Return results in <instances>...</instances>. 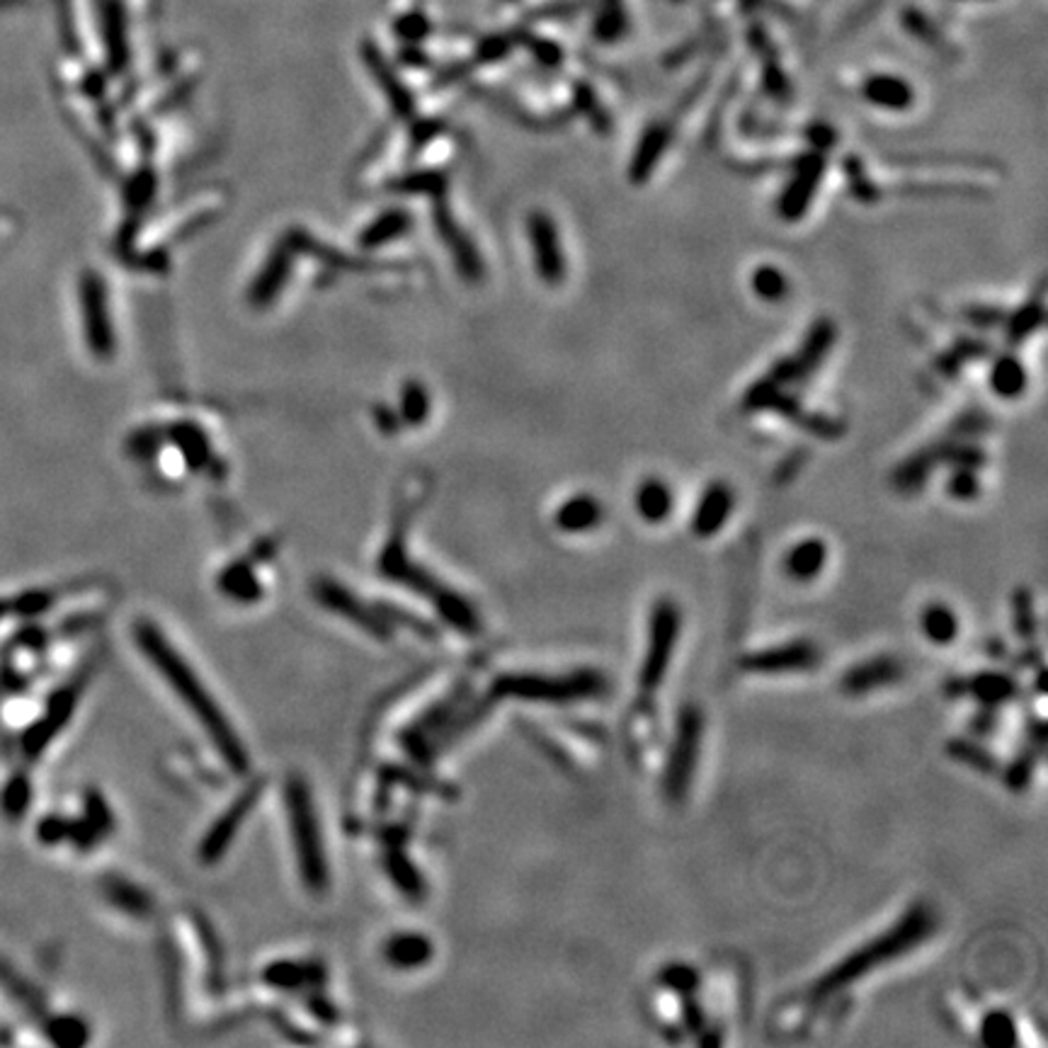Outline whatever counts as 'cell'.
<instances>
[{
    "instance_id": "obj_10",
    "label": "cell",
    "mask_w": 1048,
    "mask_h": 1048,
    "mask_svg": "<svg viewBox=\"0 0 1048 1048\" xmlns=\"http://www.w3.org/2000/svg\"><path fill=\"white\" fill-rule=\"evenodd\" d=\"M821 650L809 641H793L785 646H769L753 650L741 658V668L755 675H787V672H806L819 668Z\"/></svg>"
},
{
    "instance_id": "obj_28",
    "label": "cell",
    "mask_w": 1048,
    "mask_h": 1048,
    "mask_svg": "<svg viewBox=\"0 0 1048 1048\" xmlns=\"http://www.w3.org/2000/svg\"><path fill=\"white\" fill-rule=\"evenodd\" d=\"M660 980L672 992H692L699 986V974L687 964H670L663 968Z\"/></svg>"
},
{
    "instance_id": "obj_18",
    "label": "cell",
    "mask_w": 1048,
    "mask_h": 1048,
    "mask_svg": "<svg viewBox=\"0 0 1048 1048\" xmlns=\"http://www.w3.org/2000/svg\"><path fill=\"white\" fill-rule=\"evenodd\" d=\"M988 384H990V391L996 393L998 399H1005V401L1020 399V396L1027 391V384H1029L1027 364L1014 355V352H1005V355H1000L996 362H992Z\"/></svg>"
},
{
    "instance_id": "obj_20",
    "label": "cell",
    "mask_w": 1048,
    "mask_h": 1048,
    "mask_svg": "<svg viewBox=\"0 0 1048 1048\" xmlns=\"http://www.w3.org/2000/svg\"><path fill=\"white\" fill-rule=\"evenodd\" d=\"M968 692L974 697L988 706V709H996L1000 704H1008L1014 697H1017V682L1010 675H1002V672H980L974 680L968 682Z\"/></svg>"
},
{
    "instance_id": "obj_6",
    "label": "cell",
    "mask_w": 1048,
    "mask_h": 1048,
    "mask_svg": "<svg viewBox=\"0 0 1048 1048\" xmlns=\"http://www.w3.org/2000/svg\"><path fill=\"white\" fill-rule=\"evenodd\" d=\"M704 735V716L697 706H685L678 716L675 726V741H672L668 765H666V797L672 803L685 801L687 791L692 787L694 769H697V757L702 750Z\"/></svg>"
},
{
    "instance_id": "obj_30",
    "label": "cell",
    "mask_w": 1048,
    "mask_h": 1048,
    "mask_svg": "<svg viewBox=\"0 0 1048 1048\" xmlns=\"http://www.w3.org/2000/svg\"><path fill=\"white\" fill-rule=\"evenodd\" d=\"M949 753L954 755V759H958V763H966L970 765L974 769H992L996 767V763H992V755H988L984 747L976 745V743H968V741H954L952 745H949Z\"/></svg>"
},
{
    "instance_id": "obj_8",
    "label": "cell",
    "mask_w": 1048,
    "mask_h": 1048,
    "mask_svg": "<svg viewBox=\"0 0 1048 1048\" xmlns=\"http://www.w3.org/2000/svg\"><path fill=\"white\" fill-rule=\"evenodd\" d=\"M702 91H704V81L694 85V91L685 97V103H682V107H678L675 113L650 121V125L644 129V134L634 149V156L632 161H628V180H632L634 185H646L650 178H653L658 163L663 161L672 139H675L678 117H682V113L694 105V101L702 95Z\"/></svg>"
},
{
    "instance_id": "obj_22",
    "label": "cell",
    "mask_w": 1048,
    "mask_h": 1048,
    "mask_svg": "<svg viewBox=\"0 0 1048 1048\" xmlns=\"http://www.w3.org/2000/svg\"><path fill=\"white\" fill-rule=\"evenodd\" d=\"M750 290H753L757 299H763L767 304H779L789 296L791 284H789V278L785 274V270L777 268V264H772V262H763V264H757L753 274H750Z\"/></svg>"
},
{
    "instance_id": "obj_29",
    "label": "cell",
    "mask_w": 1048,
    "mask_h": 1048,
    "mask_svg": "<svg viewBox=\"0 0 1048 1048\" xmlns=\"http://www.w3.org/2000/svg\"><path fill=\"white\" fill-rule=\"evenodd\" d=\"M1010 311L1000 306H988V304H978V306H966L962 311V318L966 323L976 326V328H1002Z\"/></svg>"
},
{
    "instance_id": "obj_13",
    "label": "cell",
    "mask_w": 1048,
    "mask_h": 1048,
    "mask_svg": "<svg viewBox=\"0 0 1048 1048\" xmlns=\"http://www.w3.org/2000/svg\"><path fill=\"white\" fill-rule=\"evenodd\" d=\"M859 95L871 107L906 113L915 105V87L898 73H869L859 83Z\"/></svg>"
},
{
    "instance_id": "obj_25",
    "label": "cell",
    "mask_w": 1048,
    "mask_h": 1048,
    "mask_svg": "<svg viewBox=\"0 0 1048 1048\" xmlns=\"http://www.w3.org/2000/svg\"><path fill=\"white\" fill-rule=\"evenodd\" d=\"M845 175H847L849 192H852L857 202L874 204V202L881 200V187L869 178L867 170H864V163L859 161L857 156H849L845 161Z\"/></svg>"
},
{
    "instance_id": "obj_17",
    "label": "cell",
    "mask_w": 1048,
    "mask_h": 1048,
    "mask_svg": "<svg viewBox=\"0 0 1048 1048\" xmlns=\"http://www.w3.org/2000/svg\"><path fill=\"white\" fill-rule=\"evenodd\" d=\"M825 564H827V544L821 537L801 539V542L793 544L785 556L787 576L799 582H809L813 578H819Z\"/></svg>"
},
{
    "instance_id": "obj_26",
    "label": "cell",
    "mask_w": 1048,
    "mask_h": 1048,
    "mask_svg": "<svg viewBox=\"0 0 1048 1048\" xmlns=\"http://www.w3.org/2000/svg\"><path fill=\"white\" fill-rule=\"evenodd\" d=\"M980 491H984V483H980L978 469H968V467H954L952 476L946 479V493L952 495L958 503H970L976 501Z\"/></svg>"
},
{
    "instance_id": "obj_33",
    "label": "cell",
    "mask_w": 1048,
    "mask_h": 1048,
    "mask_svg": "<svg viewBox=\"0 0 1048 1048\" xmlns=\"http://www.w3.org/2000/svg\"><path fill=\"white\" fill-rule=\"evenodd\" d=\"M806 139L811 143V149L825 153L837 143V131L831 125H825V121H813V125H809L806 129Z\"/></svg>"
},
{
    "instance_id": "obj_21",
    "label": "cell",
    "mask_w": 1048,
    "mask_h": 1048,
    "mask_svg": "<svg viewBox=\"0 0 1048 1048\" xmlns=\"http://www.w3.org/2000/svg\"><path fill=\"white\" fill-rule=\"evenodd\" d=\"M920 626H922V634L928 636V641L934 646L954 644L958 636V616L952 607L942 602L925 607V612L920 616Z\"/></svg>"
},
{
    "instance_id": "obj_15",
    "label": "cell",
    "mask_w": 1048,
    "mask_h": 1048,
    "mask_svg": "<svg viewBox=\"0 0 1048 1048\" xmlns=\"http://www.w3.org/2000/svg\"><path fill=\"white\" fill-rule=\"evenodd\" d=\"M604 520L602 503L590 493H576L558 507L554 522L561 532L568 534H585L598 529Z\"/></svg>"
},
{
    "instance_id": "obj_9",
    "label": "cell",
    "mask_w": 1048,
    "mask_h": 1048,
    "mask_svg": "<svg viewBox=\"0 0 1048 1048\" xmlns=\"http://www.w3.org/2000/svg\"><path fill=\"white\" fill-rule=\"evenodd\" d=\"M825 168H827L825 153L815 149L803 153V156H799L791 163L789 180L785 182V187H781L775 204L779 219H785V222L789 224H797L809 214V209L815 200V192H819V187L823 182Z\"/></svg>"
},
{
    "instance_id": "obj_34",
    "label": "cell",
    "mask_w": 1048,
    "mask_h": 1048,
    "mask_svg": "<svg viewBox=\"0 0 1048 1048\" xmlns=\"http://www.w3.org/2000/svg\"><path fill=\"white\" fill-rule=\"evenodd\" d=\"M962 3H992V0H962Z\"/></svg>"
},
{
    "instance_id": "obj_31",
    "label": "cell",
    "mask_w": 1048,
    "mask_h": 1048,
    "mask_svg": "<svg viewBox=\"0 0 1048 1048\" xmlns=\"http://www.w3.org/2000/svg\"><path fill=\"white\" fill-rule=\"evenodd\" d=\"M1014 622H1017V632L1022 636L1034 634V628H1036L1034 602H1032V594L1027 590L1014 594Z\"/></svg>"
},
{
    "instance_id": "obj_27",
    "label": "cell",
    "mask_w": 1048,
    "mask_h": 1048,
    "mask_svg": "<svg viewBox=\"0 0 1048 1048\" xmlns=\"http://www.w3.org/2000/svg\"><path fill=\"white\" fill-rule=\"evenodd\" d=\"M427 954H429V944H425V940H421V937H401V940H396L389 949V956L401 966L421 964L425 962Z\"/></svg>"
},
{
    "instance_id": "obj_5",
    "label": "cell",
    "mask_w": 1048,
    "mask_h": 1048,
    "mask_svg": "<svg viewBox=\"0 0 1048 1048\" xmlns=\"http://www.w3.org/2000/svg\"><path fill=\"white\" fill-rule=\"evenodd\" d=\"M286 806H290V821L294 827V843L296 855H299L302 876L306 879L308 886L321 891L328 881L321 831H318L311 799H308L302 781H294V785L286 789Z\"/></svg>"
},
{
    "instance_id": "obj_23",
    "label": "cell",
    "mask_w": 1048,
    "mask_h": 1048,
    "mask_svg": "<svg viewBox=\"0 0 1048 1048\" xmlns=\"http://www.w3.org/2000/svg\"><path fill=\"white\" fill-rule=\"evenodd\" d=\"M988 345L980 343L976 338H958L956 345L944 352V355L937 360V369H940L946 379H954L958 372H962L964 362H976L984 360L988 355Z\"/></svg>"
},
{
    "instance_id": "obj_2",
    "label": "cell",
    "mask_w": 1048,
    "mask_h": 1048,
    "mask_svg": "<svg viewBox=\"0 0 1048 1048\" xmlns=\"http://www.w3.org/2000/svg\"><path fill=\"white\" fill-rule=\"evenodd\" d=\"M937 930V915L928 903H912V906L900 915V918L891 925L888 930L881 932L874 940L857 946L852 954L840 958L835 966H831L825 974L811 986L813 1000L833 998L843 992L852 984L874 974L876 968L886 966L891 962H898L900 956L910 954L930 940Z\"/></svg>"
},
{
    "instance_id": "obj_19",
    "label": "cell",
    "mask_w": 1048,
    "mask_h": 1048,
    "mask_svg": "<svg viewBox=\"0 0 1048 1048\" xmlns=\"http://www.w3.org/2000/svg\"><path fill=\"white\" fill-rule=\"evenodd\" d=\"M1041 326H1044L1041 290H1039V294L1034 296V299L1024 302V304L1017 308V311H1010L1008 318H1005V323H1002V328H1005V340H1008L1010 348L1022 345L1024 340H1027L1029 335H1034L1036 330H1039Z\"/></svg>"
},
{
    "instance_id": "obj_16",
    "label": "cell",
    "mask_w": 1048,
    "mask_h": 1048,
    "mask_svg": "<svg viewBox=\"0 0 1048 1048\" xmlns=\"http://www.w3.org/2000/svg\"><path fill=\"white\" fill-rule=\"evenodd\" d=\"M634 507H636V515L648 525L666 522L672 513V507H675V493H672V488L663 479L648 476L636 485Z\"/></svg>"
},
{
    "instance_id": "obj_11",
    "label": "cell",
    "mask_w": 1048,
    "mask_h": 1048,
    "mask_svg": "<svg viewBox=\"0 0 1048 1048\" xmlns=\"http://www.w3.org/2000/svg\"><path fill=\"white\" fill-rule=\"evenodd\" d=\"M529 240H532L534 264L539 278L546 284H561L566 280V252L561 248L558 226L546 212H532L527 222Z\"/></svg>"
},
{
    "instance_id": "obj_4",
    "label": "cell",
    "mask_w": 1048,
    "mask_h": 1048,
    "mask_svg": "<svg viewBox=\"0 0 1048 1048\" xmlns=\"http://www.w3.org/2000/svg\"><path fill=\"white\" fill-rule=\"evenodd\" d=\"M682 632V614L678 604L670 598H660L648 620V646L644 656L641 672H638V687L644 694H653L663 687L666 675L675 656L678 638Z\"/></svg>"
},
{
    "instance_id": "obj_3",
    "label": "cell",
    "mask_w": 1048,
    "mask_h": 1048,
    "mask_svg": "<svg viewBox=\"0 0 1048 1048\" xmlns=\"http://www.w3.org/2000/svg\"><path fill=\"white\" fill-rule=\"evenodd\" d=\"M507 697L546 704H573L600 699L610 692V680L594 668H580L566 675H507L498 682Z\"/></svg>"
},
{
    "instance_id": "obj_24",
    "label": "cell",
    "mask_w": 1048,
    "mask_h": 1048,
    "mask_svg": "<svg viewBox=\"0 0 1048 1048\" xmlns=\"http://www.w3.org/2000/svg\"><path fill=\"white\" fill-rule=\"evenodd\" d=\"M980 1039L992 1048H1008L1017 1044V1027H1014L1012 1014L1008 1012H990L980 1022Z\"/></svg>"
},
{
    "instance_id": "obj_14",
    "label": "cell",
    "mask_w": 1048,
    "mask_h": 1048,
    "mask_svg": "<svg viewBox=\"0 0 1048 1048\" xmlns=\"http://www.w3.org/2000/svg\"><path fill=\"white\" fill-rule=\"evenodd\" d=\"M903 663L898 658H871L859 663L855 668H849L843 678V690L849 694V697H862V694L876 692L896 685V682L903 680Z\"/></svg>"
},
{
    "instance_id": "obj_12",
    "label": "cell",
    "mask_w": 1048,
    "mask_h": 1048,
    "mask_svg": "<svg viewBox=\"0 0 1048 1048\" xmlns=\"http://www.w3.org/2000/svg\"><path fill=\"white\" fill-rule=\"evenodd\" d=\"M733 505H735V493L731 485H728L726 481H711L704 488L702 498L692 513V525H690L692 534L702 539L719 534L726 527L728 517H731L733 513Z\"/></svg>"
},
{
    "instance_id": "obj_7",
    "label": "cell",
    "mask_w": 1048,
    "mask_h": 1048,
    "mask_svg": "<svg viewBox=\"0 0 1048 1048\" xmlns=\"http://www.w3.org/2000/svg\"><path fill=\"white\" fill-rule=\"evenodd\" d=\"M837 340V328L831 318H819L811 328L806 338H803L801 350L793 355L772 364V369L765 374L769 384H775L777 391H789V386H803L815 372L821 369L825 357Z\"/></svg>"
},
{
    "instance_id": "obj_32",
    "label": "cell",
    "mask_w": 1048,
    "mask_h": 1048,
    "mask_svg": "<svg viewBox=\"0 0 1048 1048\" xmlns=\"http://www.w3.org/2000/svg\"><path fill=\"white\" fill-rule=\"evenodd\" d=\"M1041 753V750H1039ZM1039 753H1024L1020 755L1017 759H1014L1012 767L1008 769V785L1014 787V789H1024L1027 787V781L1032 779V772H1034V763H1036V755Z\"/></svg>"
},
{
    "instance_id": "obj_1",
    "label": "cell",
    "mask_w": 1048,
    "mask_h": 1048,
    "mask_svg": "<svg viewBox=\"0 0 1048 1048\" xmlns=\"http://www.w3.org/2000/svg\"><path fill=\"white\" fill-rule=\"evenodd\" d=\"M134 634L143 656L151 660V666L161 672L163 680L170 685V690L178 694L180 702L195 714V719L200 721V726L209 735V741L216 745V750L222 753L226 763L234 769L246 767V750H243L236 731L226 721L224 711L219 709V704L212 699V694H209L207 687L202 685L200 675H197V672L187 666V660L178 653V650L168 644V638L161 634L158 626L141 622L137 624Z\"/></svg>"
}]
</instances>
